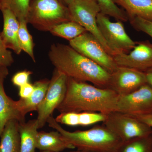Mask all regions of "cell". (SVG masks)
<instances>
[{
  "mask_svg": "<svg viewBox=\"0 0 152 152\" xmlns=\"http://www.w3.org/2000/svg\"><path fill=\"white\" fill-rule=\"evenodd\" d=\"M118 96L109 88H101L68 77L64 98L57 108L60 113L116 112Z\"/></svg>",
  "mask_w": 152,
  "mask_h": 152,
  "instance_id": "cell-1",
  "label": "cell"
},
{
  "mask_svg": "<svg viewBox=\"0 0 152 152\" xmlns=\"http://www.w3.org/2000/svg\"><path fill=\"white\" fill-rule=\"evenodd\" d=\"M48 57L55 69L69 77L90 82L99 88H108L110 74L70 46L53 44L50 48Z\"/></svg>",
  "mask_w": 152,
  "mask_h": 152,
  "instance_id": "cell-2",
  "label": "cell"
},
{
  "mask_svg": "<svg viewBox=\"0 0 152 152\" xmlns=\"http://www.w3.org/2000/svg\"><path fill=\"white\" fill-rule=\"evenodd\" d=\"M47 123L58 131L66 141L78 151L86 152H119L124 142L104 124L85 131L69 132L52 116Z\"/></svg>",
  "mask_w": 152,
  "mask_h": 152,
  "instance_id": "cell-3",
  "label": "cell"
},
{
  "mask_svg": "<svg viewBox=\"0 0 152 152\" xmlns=\"http://www.w3.org/2000/svg\"><path fill=\"white\" fill-rule=\"evenodd\" d=\"M71 20L67 6L61 0H31L28 23L41 31L50 32L59 24Z\"/></svg>",
  "mask_w": 152,
  "mask_h": 152,
  "instance_id": "cell-4",
  "label": "cell"
},
{
  "mask_svg": "<svg viewBox=\"0 0 152 152\" xmlns=\"http://www.w3.org/2000/svg\"><path fill=\"white\" fill-rule=\"evenodd\" d=\"M71 20L84 28L99 42L106 51L112 56L113 52L109 48L98 27L97 17L100 9L96 0H75L68 6Z\"/></svg>",
  "mask_w": 152,
  "mask_h": 152,
  "instance_id": "cell-5",
  "label": "cell"
},
{
  "mask_svg": "<svg viewBox=\"0 0 152 152\" xmlns=\"http://www.w3.org/2000/svg\"><path fill=\"white\" fill-rule=\"evenodd\" d=\"M97 22L99 29L114 56L128 53L135 46L136 42L126 32L122 22L111 21L108 16L100 12L97 17Z\"/></svg>",
  "mask_w": 152,
  "mask_h": 152,
  "instance_id": "cell-6",
  "label": "cell"
},
{
  "mask_svg": "<svg viewBox=\"0 0 152 152\" xmlns=\"http://www.w3.org/2000/svg\"><path fill=\"white\" fill-rule=\"evenodd\" d=\"M68 77L55 69L45 96L38 107L37 121L39 129L43 127L47 120L51 116L64 98Z\"/></svg>",
  "mask_w": 152,
  "mask_h": 152,
  "instance_id": "cell-7",
  "label": "cell"
},
{
  "mask_svg": "<svg viewBox=\"0 0 152 152\" xmlns=\"http://www.w3.org/2000/svg\"><path fill=\"white\" fill-rule=\"evenodd\" d=\"M103 124L125 142L152 134V128L130 115L113 112L107 115Z\"/></svg>",
  "mask_w": 152,
  "mask_h": 152,
  "instance_id": "cell-8",
  "label": "cell"
},
{
  "mask_svg": "<svg viewBox=\"0 0 152 152\" xmlns=\"http://www.w3.org/2000/svg\"><path fill=\"white\" fill-rule=\"evenodd\" d=\"M69 45L111 74L116 69L113 56L109 54L100 43L91 33L86 32L69 41Z\"/></svg>",
  "mask_w": 152,
  "mask_h": 152,
  "instance_id": "cell-9",
  "label": "cell"
},
{
  "mask_svg": "<svg viewBox=\"0 0 152 152\" xmlns=\"http://www.w3.org/2000/svg\"><path fill=\"white\" fill-rule=\"evenodd\" d=\"M116 112L135 116L152 113V87L148 83L133 92L118 96Z\"/></svg>",
  "mask_w": 152,
  "mask_h": 152,
  "instance_id": "cell-10",
  "label": "cell"
},
{
  "mask_svg": "<svg viewBox=\"0 0 152 152\" xmlns=\"http://www.w3.org/2000/svg\"><path fill=\"white\" fill-rule=\"evenodd\" d=\"M146 83L145 72L133 68L118 66L110 74L107 88L118 96H126Z\"/></svg>",
  "mask_w": 152,
  "mask_h": 152,
  "instance_id": "cell-11",
  "label": "cell"
},
{
  "mask_svg": "<svg viewBox=\"0 0 152 152\" xmlns=\"http://www.w3.org/2000/svg\"><path fill=\"white\" fill-rule=\"evenodd\" d=\"M136 44L130 53L119 54L113 57L118 66L145 72L152 68V43L144 41L136 42Z\"/></svg>",
  "mask_w": 152,
  "mask_h": 152,
  "instance_id": "cell-12",
  "label": "cell"
},
{
  "mask_svg": "<svg viewBox=\"0 0 152 152\" xmlns=\"http://www.w3.org/2000/svg\"><path fill=\"white\" fill-rule=\"evenodd\" d=\"M1 11L4 21L3 31L1 32L3 41L8 49L12 50L16 54H20L22 50L18 41L20 22L9 9L2 8Z\"/></svg>",
  "mask_w": 152,
  "mask_h": 152,
  "instance_id": "cell-13",
  "label": "cell"
},
{
  "mask_svg": "<svg viewBox=\"0 0 152 152\" xmlns=\"http://www.w3.org/2000/svg\"><path fill=\"white\" fill-rule=\"evenodd\" d=\"M6 77H0V138L6 124L9 121L15 120L21 123L25 121V117L19 111L16 101L7 95L4 82Z\"/></svg>",
  "mask_w": 152,
  "mask_h": 152,
  "instance_id": "cell-14",
  "label": "cell"
},
{
  "mask_svg": "<svg viewBox=\"0 0 152 152\" xmlns=\"http://www.w3.org/2000/svg\"><path fill=\"white\" fill-rule=\"evenodd\" d=\"M50 82L47 79L37 81L34 84V89L30 97L26 99L20 98L16 101L18 108L24 116L30 112L37 111L45 96Z\"/></svg>",
  "mask_w": 152,
  "mask_h": 152,
  "instance_id": "cell-15",
  "label": "cell"
},
{
  "mask_svg": "<svg viewBox=\"0 0 152 152\" xmlns=\"http://www.w3.org/2000/svg\"><path fill=\"white\" fill-rule=\"evenodd\" d=\"M37 148L42 151L60 152L66 149L75 148L66 141L60 133L56 131L38 132Z\"/></svg>",
  "mask_w": 152,
  "mask_h": 152,
  "instance_id": "cell-16",
  "label": "cell"
},
{
  "mask_svg": "<svg viewBox=\"0 0 152 152\" xmlns=\"http://www.w3.org/2000/svg\"><path fill=\"white\" fill-rule=\"evenodd\" d=\"M125 10L128 18L138 17L152 22V0H113Z\"/></svg>",
  "mask_w": 152,
  "mask_h": 152,
  "instance_id": "cell-17",
  "label": "cell"
},
{
  "mask_svg": "<svg viewBox=\"0 0 152 152\" xmlns=\"http://www.w3.org/2000/svg\"><path fill=\"white\" fill-rule=\"evenodd\" d=\"M19 122L15 120L6 124L0 138V152H20Z\"/></svg>",
  "mask_w": 152,
  "mask_h": 152,
  "instance_id": "cell-18",
  "label": "cell"
},
{
  "mask_svg": "<svg viewBox=\"0 0 152 152\" xmlns=\"http://www.w3.org/2000/svg\"><path fill=\"white\" fill-rule=\"evenodd\" d=\"M38 129L37 119L30 120L27 122L19 123L20 152H35Z\"/></svg>",
  "mask_w": 152,
  "mask_h": 152,
  "instance_id": "cell-19",
  "label": "cell"
},
{
  "mask_svg": "<svg viewBox=\"0 0 152 152\" xmlns=\"http://www.w3.org/2000/svg\"><path fill=\"white\" fill-rule=\"evenodd\" d=\"M86 32V30L80 25L70 21L57 25L50 32L53 36L70 41Z\"/></svg>",
  "mask_w": 152,
  "mask_h": 152,
  "instance_id": "cell-20",
  "label": "cell"
},
{
  "mask_svg": "<svg viewBox=\"0 0 152 152\" xmlns=\"http://www.w3.org/2000/svg\"><path fill=\"white\" fill-rule=\"evenodd\" d=\"M119 152H152V134L124 142Z\"/></svg>",
  "mask_w": 152,
  "mask_h": 152,
  "instance_id": "cell-21",
  "label": "cell"
},
{
  "mask_svg": "<svg viewBox=\"0 0 152 152\" xmlns=\"http://www.w3.org/2000/svg\"><path fill=\"white\" fill-rule=\"evenodd\" d=\"M20 22L18 32V41L22 51L27 54L34 62H36L34 53V43L32 37L29 32L27 27V22L26 21Z\"/></svg>",
  "mask_w": 152,
  "mask_h": 152,
  "instance_id": "cell-22",
  "label": "cell"
},
{
  "mask_svg": "<svg viewBox=\"0 0 152 152\" xmlns=\"http://www.w3.org/2000/svg\"><path fill=\"white\" fill-rule=\"evenodd\" d=\"M100 9V12L115 19L117 21L127 22L129 18L125 10L117 5L113 0H96Z\"/></svg>",
  "mask_w": 152,
  "mask_h": 152,
  "instance_id": "cell-23",
  "label": "cell"
},
{
  "mask_svg": "<svg viewBox=\"0 0 152 152\" xmlns=\"http://www.w3.org/2000/svg\"><path fill=\"white\" fill-rule=\"evenodd\" d=\"M30 1L31 0H3L2 9H9L19 21L27 22Z\"/></svg>",
  "mask_w": 152,
  "mask_h": 152,
  "instance_id": "cell-24",
  "label": "cell"
},
{
  "mask_svg": "<svg viewBox=\"0 0 152 152\" xmlns=\"http://www.w3.org/2000/svg\"><path fill=\"white\" fill-rule=\"evenodd\" d=\"M107 115L98 112H85L79 113V126H90L103 122L107 119Z\"/></svg>",
  "mask_w": 152,
  "mask_h": 152,
  "instance_id": "cell-25",
  "label": "cell"
},
{
  "mask_svg": "<svg viewBox=\"0 0 152 152\" xmlns=\"http://www.w3.org/2000/svg\"><path fill=\"white\" fill-rule=\"evenodd\" d=\"M129 20L135 29L146 33L152 38V21L138 17L129 18Z\"/></svg>",
  "mask_w": 152,
  "mask_h": 152,
  "instance_id": "cell-26",
  "label": "cell"
},
{
  "mask_svg": "<svg viewBox=\"0 0 152 152\" xmlns=\"http://www.w3.org/2000/svg\"><path fill=\"white\" fill-rule=\"evenodd\" d=\"M14 59L12 52L7 48L0 33V67L10 66L13 64Z\"/></svg>",
  "mask_w": 152,
  "mask_h": 152,
  "instance_id": "cell-27",
  "label": "cell"
},
{
  "mask_svg": "<svg viewBox=\"0 0 152 152\" xmlns=\"http://www.w3.org/2000/svg\"><path fill=\"white\" fill-rule=\"evenodd\" d=\"M55 119L59 124L72 126H79V113L75 112L61 113Z\"/></svg>",
  "mask_w": 152,
  "mask_h": 152,
  "instance_id": "cell-28",
  "label": "cell"
},
{
  "mask_svg": "<svg viewBox=\"0 0 152 152\" xmlns=\"http://www.w3.org/2000/svg\"><path fill=\"white\" fill-rule=\"evenodd\" d=\"M30 71L24 70L16 73L12 79V82L14 85L20 88L29 83L30 76L32 74Z\"/></svg>",
  "mask_w": 152,
  "mask_h": 152,
  "instance_id": "cell-29",
  "label": "cell"
},
{
  "mask_svg": "<svg viewBox=\"0 0 152 152\" xmlns=\"http://www.w3.org/2000/svg\"><path fill=\"white\" fill-rule=\"evenodd\" d=\"M34 89V84L28 83L19 88V95L21 99H26L31 95Z\"/></svg>",
  "mask_w": 152,
  "mask_h": 152,
  "instance_id": "cell-30",
  "label": "cell"
},
{
  "mask_svg": "<svg viewBox=\"0 0 152 152\" xmlns=\"http://www.w3.org/2000/svg\"><path fill=\"white\" fill-rule=\"evenodd\" d=\"M132 116V115H131ZM152 128V113L144 115L132 116Z\"/></svg>",
  "mask_w": 152,
  "mask_h": 152,
  "instance_id": "cell-31",
  "label": "cell"
},
{
  "mask_svg": "<svg viewBox=\"0 0 152 152\" xmlns=\"http://www.w3.org/2000/svg\"><path fill=\"white\" fill-rule=\"evenodd\" d=\"M146 77L147 83L152 87V68L145 72Z\"/></svg>",
  "mask_w": 152,
  "mask_h": 152,
  "instance_id": "cell-32",
  "label": "cell"
},
{
  "mask_svg": "<svg viewBox=\"0 0 152 152\" xmlns=\"http://www.w3.org/2000/svg\"><path fill=\"white\" fill-rule=\"evenodd\" d=\"M9 75V71L7 67H0V77H7Z\"/></svg>",
  "mask_w": 152,
  "mask_h": 152,
  "instance_id": "cell-33",
  "label": "cell"
},
{
  "mask_svg": "<svg viewBox=\"0 0 152 152\" xmlns=\"http://www.w3.org/2000/svg\"><path fill=\"white\" fill-rule=\"evenodd\" d=\"M61 1H62L66 5L68 6L75 0H61Z\"/></svg>",
  "mask_w": 152,
  "mask_h": 152,
  "instance_id": "cell-34",
  "label": "cell"
},
{
  "mask_svg": "<svg viewBox=\"0 0 152 152\" xmlns=\"http://www.w3.org/2000/svg\"><path fill=\"white\" fill-rule=\"evenodd\" d=\"M2 2L3 0H0V10H1L2 8Z\"/></svg>",
  "mask_w": 152,
  "mask_h": 152,
  "instance_id": "cell-35",
  "label": "cell"
},
{
  "mask_svg": "<svg viewBox=\"0 0 152 152\" xmlns=\"http://www.w3.org/2000/svg\"><path fill=\"white\" fill-rule=\"evenodd\" d=\"M42 152H52L42 151ZM85 152L82 151H72V152Z\"/></svg>",
  "mask_w": 152,
  "mask_h": 152,
  "instance_id": "cell-36",
  "label": "cell"
},
{
  "mask_svg": "<svg viewBox=\"0 0 152 152\" xmlns=\"http://www.w3.org/2000/svg\"></svg>",
  "mask_w": 152,
  "mask_h": 152,
  "instance_id": "cell-37",
  "label": "cell"
}]
</instances>
